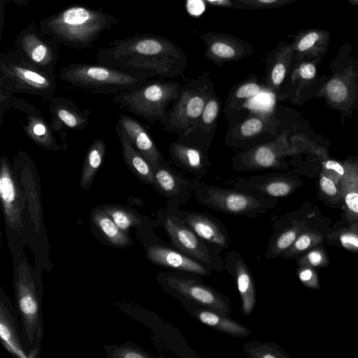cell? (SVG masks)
I'll return each instance as SVG.
<instances>
[{"label": "cell", "instance_id": "obj_53", "mask_svg": "<svg viewBox=\"0 0 358 358\" xmlns=\"http://www.w3.org/2000/svg\"><path fill=\"white\" fill-rule=\"evenodd\" d=\"M348 3L351 6H357L358 5V0H347Z\"/></svg>", "mask_w": 358, "mask_h": 358}, {"label": "cell", "instance_id": "obj_13", "mask_svg": "<svg viewBox=\"0 0 358 358\" xmlns=\"http://www.w3.org/2000/svg\"><path fill=\"white\" fill-rule=\"evenodd\" d=\"M167 285L176 297L186 299L224 315H230L227 297L211 287L195 280L170 273Z\"/></svg>", "mask_w": 358, "mask_h": 358}, {"label": "cell", "instance_id": "obj_38", "mask_svg": "<svg viewBox=\"0 0 358 358\" xmlns=\"http://www.w3.org/2000/svg\"><path fill=\"white\" fill-rule=\"evenodd\" d=\"M306 229L307 227L305 222L294 221L291 226L282 231L276 237L266 255L267 258L281 256Z\"/></svg>", "mask_w": 358, "mask_h": 358}, {"label": "cell", "instance_id": "obj_7", "mask_svg": "<svg viewBox=\"0 0 358 358\" xmlns=\"http://www.w3.org/2000/svg\"><path fill=\"white\" fill-rule=\"evenodd\" d=\"M0 77L9 80L17 93L50 100L58 86L55 71L42 69L15 50L0 54Z\"/></svg>", "mask_w": 358, "mask_h": 358}, {"label": "cell", "instance_id": "obj_5", "mask_svg": "<svg viewBox=\"0 0 358 358\" xmlns=\"http://www.w3.org/2000/svg\"><path fill=\"white\" fill-rule=\"evenodd\" d=\"M215 90L207 72L187 80L161 124L163 130L176 134L178 138L187 136L196 125L208 98Z\"/></svg>", "mask_w": 358, "mask_h": 358}, {"label": "cell", "instance_id": "obj_29", "mask_svg": "<svg viewBox=\"0 0 358 358\" xmlns=\"http://www.w3.org/2000/svg\"><path fill=\"white\" fill-rule=\"evenodd\" d=\"M232 258L231 271L235 278L237 289L241 300V310L244 315H248L256 304V291L251 273L244 260L238 253L230 255Z\"/></svg>", "mask_w": 358, "mask_h": 358}, {"label": "cell", "instance_id": "obj_46", "mask_svg": "<svg viewBox=\"0 0 358 358\" xmlns=\"http://www.w3.org/2000/svg\"><path fill=\"white\" fill-rule=\"evenodd\" d=\"M320 186L322 192L327 196L333 199H343L339 185L322 172L320 174Z\"/></svg>", "mask_w": 358, "mask_h": 358}, {"label": "cell", "instance_id": "obj_12", "mask_svg": "<svg viewBox=\"0 0 358 358\" xmlns=\"http://www.w3.org/2000/svg\"><path fill=\"white\" fill-rule=\"evenodd\" d=\"M0 197L7 225L13 229L21 228L27 200L6 156H2L0 161Z\"/></svg>", "mask_w": 358, "mask_h": 358}, {"label": "cell", "instance_id": "obj_52", "mask_svg": "<svg viewBox=\"0 0 358 358\" xmlns=\"http://www.w3.org/2000/svg\"><path fill=\"white\" fill-rule=\"evenodd\" d=\"M32 0H6V1L12 2L17 6L27 7L29 5Z\"/></svg>", "mask_w": 358, "mask_h": 358}, {"label": "cell", "instance_id": "obj_21", "mask_svg": "<svg viewBox=\"0 0 358 358\" xmlns=\"http://www.w3.org/2000/svg\"><path fill=\"white\" fill-rule=\"evenodd\" d=\"M293 57L292 43L281 40L266 59V74L263 80L264 86L276 98L289 72Z\"/></svg>", "mask_w": 358, "mask_h": 358}, {"label": "cell", "instance_id": "obj_20", "mask_svg": "<svg viewBox=\"0 0 358 358\" xmlns=\"http://www.w3.org/2000/svg\"><path fill=\"white\" fill-rule=\"evenodd\" d=\"M221 110L222 102L215 90L208 98L196 125L187 136L178 140L208 153L216 133Z\"/></svg>", "mask_w": 358, "mask_h": 358}, {"label": "cell", "instance_id": "obj_39", "mask_svg": "<svg viewBox=\"0 0 358 358\" xmlns=\"http://www.w3.org/2000/svg\"><path fill=\"white\" fill-rule=\"evenodd\" d=\"M324 238V235L318 231L307 228L299 235L294 243L281 256L284 259H291L305 253L320 245Z\"/></svg>", "mask_w": 358, "mask_h": 358}, {"label": "cell", "instance_id": "obj_44", "mask_svg": "<svg viewBox=\"0 0 358 358\" xmlns=\"http://www.w3.org/2000/svg\"><path fill=\"white\" fill-rule=\"evenodd\" d=\"M15 93L17 92L14 85L7 79L0 77V126L6 111L13 108Z\"/></svg>", "mask_w": 358, "mask_h": 358}, {"label": "cell", "instance_id": "obj_16", "mask_svg": "<svg viewBox=\"0 0 358 358\" xmlns=\"http://www.w3.org/2000/svg\"><path fill=\"white\" fill-rule=\"evenodd\" d=\"M224 184L236 189L278 198L292 194L298 186L297 180L284 173H268L248 178L235 177Z\"/></svg>", "mask_w": 358, "mask_h": 358}, {"label": "cell", "instance_id": "obj_37", "mask_svg": "<svg viewBox=\"0 0 358 358\" xmlns=\"http://www.w3.org/2000/svg\"><path fill=\"white\" fill-rule=\"evenodd\" d=\"M322 59L323 57H320L292 63L289 72L290 87L295 88L297 92L303 83L313 80L316 76L317 66Z\"/></svg>", "mask_w": 358, "mask_h": 358}, {"label": "cell", "instance_id": "obj_35", "mask_svg": "<svg viewBox=\"0 0 358 358\" xmlns=\"http://www.w3.org/2000/svg\"><path fill=\"white\" fill-rule=\"evenodd\" d=\"M0 336L4 347L11 354L20 358L28 357L20 342L13 318L2 301L0 308Z\"/></svg>", "mask_w": 358, "mask_h": 358}, {"label": "cell", "instance_id": "obj_33", "mask_svg": "<svg viewBox=\"0 0 358 358\" xmlns=\"http://www.w3.org/2000/svg\"><path fill=\"white\" fill-rule=\"evenodd\" d=\"M106 152V144L100 138H96L87 148L80 177V187L82 189H88L92 186L102 165Z\"/></svg>", "mask_w": 358, "mask_h": 358}, {"label": "cell", "instance_id": "obj_34", "mask_svg": "<svg viewBox=\"0 0 358 358\" xmlns=\"http://www.w3.org/2000/svg\"><path fill=\"white\" fill-rule=\"evenodd\" d=\"M92 220L106 239L112 245L124 247L131 243V238L117 226L111 217L101 206L93 210Z\"/></svg>", "mask_w": 358, "mask_h": 358}, {"label": "cell", "instance_id": "obj_27", "mask_svg": "<svg viewBox=\"0 0 358 358\" xmlns=\"http://www.w3.org/2000/svg\"><path fill=\"white\" fill-rule=\"evenodd\" d=\"M147 256L153 263L169 268L197 275H210V271L196 260L164 246L153 245L148 248Z\"/></svg>", "mask_w": 358, "mask_h": 358}, {"label": "cell", "instance_id": "obj_42", "mask_svg": "<svg viewBox=\"0 0 358 358\" xmlns=\"http://www.w3.org/2000/svg\"><path fill=\"white\" fill-rule=\"evenodd\" d=\"M298 266H309L313 268H324L329 264V260L325 249L320 245L315 246L297 260Z\"/></svg>", "mask_w": 358, "mask_h": 358}, {"label": "cell", "instance_id": "obj_43", "mask_svg": "<svg viewBox=\"0 0 358 358\" xmlns=\"http://www.w3.org/2000/svg\"><path fill=\"white\" fill-rule=\"evenodd\" d=\"M234 8L244 10L277 8L294 3L296 0H231Z\"/></svg>", "mask_w": 358, "mask_h": 358}, {"label": "cell", "instance_id": "obj_17", "mask_svg": "<svg viewBox=\"0 0 358 358\" xmlns=\"http://www.w3.org/2000/svg\"><path fill=\"white\" fill-rule=\"evenodd\" d=\"M153 189L166 197L173 208L187 202L193 194V179L184 176L169 164L153 167Z\"/></svg>", "mask_w": 358, "mask_h": 358}, {"label": "cell", "instance_id": "obj_54", "mask_svg": "<svg viewBox=\"0 0 358 358\" xmlns=\"http://www.w3.org/2000/svg\"><path fill=\"white\" fill-rule=\"evenodd\" d=\"M136 1H138V0H136Z\"/></svg>", "mask_w": 358, "mask_h": 358}, {"label": "cell", "instance_id": "obj_14", "mask_svg": "<svg viewBox=\"0 0 358 358\" xmlns=\"http://www.w3.org/2000/svg\"><path fill=\"white\" fill-rule=\"evenodd\" d=\"M200 38L206 44L205 57L217 66L241 60L255 52L252 44L229 34L210 31Z\"/></svg>", "mask_w": 358, "mask_h": 358}, {"label": "cell", "instance_id": "obj_41", "mask_svg": "<svg viewBox=\"0 0 358 358\" xmlns=\"http://www.w3.org/2000/svg\"><path fill=\"white\" fill-rule=\"evenodd\" d=\"M244 350L252 358H286V352L275 343L252 341L245 344Z\"/></svg>", "mask_w": 358, "mask_h": 358}, {"label": "cell", "instance_id": "obj_48", "mask_svg": "<svg viewBox=\"0 0 358 358\" xmlns=\"http://www.w3.org/2000/svg\"><path fill=\"white\" fill-rule=\"evenodd\" d=\"M113 357L120 358H146L149 355L136 348H121L113 351Z\"/></svg>", "mask_w": 358, "mask_h": 358}, {"label": "cell", "instance_id": "obj_40", "mask_svg": "<svg viewBox=\"0 0 358 358\" xmlns=\"http://www.w3.org/2000/svg\"><path fill=\"white\" fill-rule=\"evenodd\" d=\"M101 207L123 231L141 222V217L128 208L115 204H105Z\"/></svg>", "mask_w": 358, "mask_h": 358}, {"label": "cell", "instance_id": "obj_8", "mask_svg": "<svg viewBox=\"0 0 358 358\" xmlns=\"http://www.w3.org/2000/svg\"><path fill=\"white\" fill-rule=\"evenodd\" d=\"M285 129L277 106L266 111H250L240 121L229 124L224 142L231 149L244 151L273 140Z\"/></svg>", "mask_w": 358, "mask_h": 358}, {"label": "cell", "instance_id": "obj_2", "mask_svg": "<svg viewBox=\"0 0 358 358\" xmlns=\"http://www.w3.org/2000/svg\"><path fill=\"white\" fill-rule=\"evenodd\" d=\"M120 21L101 10L72 4L42 18L38 29L57 45L82 50L93 47L102 32Z\"/></svg>", "mask_w": 358, "mask_h": 358}, {"label": "cell", "instance_id": "obj_4", "mask_svg": "<svg viewBox=\"0 0 358 358\" xmlns=\"http://www.w3.org/2000/svg\"><path fill=\"white\" fill-rule=\"evenodd\" d=\"M182 89L178 81L149 80L139 87L114 95L113 101L150 124H162L169 106L177 100Z\"/></svg>", "mask_w": 358, "mask_h": 358}, {"label": "cell", "instance_id": "obj_24", "mask_svg": "<svg viewBox=\"0 0 358 358\" xmlns=\"http://www.w3.org/2000/svg\"><path fill=\"white\" fill-rule=\"evenodd\" d=\"M117 124L134 147L150 163L152 168L169 164L163 157L154 140L145 127L127 115H120Z\"/></svg>", "mask_w": 358, "mask_h": 358}, {"label": "cell", "instance_id": "obj_25", "mask_svg": "<svg viewBox=\"0 0 358 358\" xmlns=\"http://www.w3.org/2000/svg\"><path fill=\"white\" fill-rule=\"evenodd\" d=\"M172 243L181 251L199 260L209 263V252L199 236L178 217L168 215L163 224Z\"/></svg>", "mask_w": 358, "mask_h": 358}, {"label": "cell", "instance_id": "obj_1", "mask_svg": "<svg viewBox=\"0 0 358 358\" xmlns=\"http://www.w3.org/2000/svg\"><path fill=\"white\" fill-rule=\"evenodd\" d=\"M98 64L120 69L151 79L173 78L187 65L184 51L166 37L137 34L108 42L95 55Z\"/></svg>", "mask_w": 358, "mask_h": 358}, {"label": "cell", "instance_id": "obj_11", "mask_svg": "<svg viewBox=\"0 0 358 358\" xmlns=\"http://www.w3.org/2000/svg\"><path fill=\"white\" fill-rule=\"evenodd\" d=\"M16 299L24 330L30 343L41 336L40 305L36 285L27 264L21 263L15 283Z\"/></svg>", "mask_w": 358, "mask_h": 358}, {"label": "cell", "instance_id": "obj_6", "mask_svg": "<svg viewBox=\"0 0 358 358\" xmlns=\"http://www.w3.org/2000/svg\"><path fill=\"white\" fill-rule=\"evenodd\" d=\"M193 194L200 203L236 215L256 216L265 213L277 203L276 198L232 187L212 186L194 178Z\"/></svg>", "mask_w": 358, "mask_h": 358}, {"label": "cell", "instance_id": "obj_45", "mask_svg": "<svg viewBox=\"0 0 358 358\" xmlns=\"http://www.w3.org/2000/svg\"><path fill=\"white\" fill-rule=\"evenodd\" d=\"M297 274L299 280L305 287L313 289H320L319 277L315 268L309 266H298Z\"/></svg>", "mask_w": 358, "mask_h": 358}, {"label": "cell", "instance_id": "obj_10", "mask_svg": "<svg viewBox=\"0 0 358 358\" xmlns=\"http://www.w3.org/2000/svg\"><path fill=\"white\" fill-rule=\"evenodd\" d=\"M14 50L38 67L55 71L59 59L58 45L39 31L35 21L18 33L15 38Z\"/></svg>", "mask_w": 358, "mask_h": 358}, {"label": "cell", "instance_id": "obj_31", "mask_svg": "<svg viewBox=\"0 0 358 358\" xmlns=\"http://www.w3.org/2000/svg\"><path fill=\"white\" fill-rule=\"evenodd\" d=\"M187 308L188 312L198 320L217 331L237 337H245L251 334L250 329L220 313L206 307Z\"/></svg>", "mask_w": 358, "mask_h": 358}, {"label": "cell", "instance_id": "obj_32", "mask_svg": "<svg viewBox=\"0 0 358 358\" xmlns=\"http://www.w3.org/2000/svg\"><path fill=\"white\" fill-rule=\"evenodd\" d=\"M343 166L345 173L339 187L345 205L346 217L358 221V162L348 159Z\"/></svg>", "mask_w": 358, "mask_h": 358}, {"label": "cell", "instance_id": "obj_51", "mask_svg": "<svg viewBox=\"0 0 358 358\" xmlns=\"http://www.w3.org/2000/svg\"><path fill=\"white\" fill-rule=\"evenodd\" d=\"M6 0H0V40L1 39L5 20V8Z\"/></svg>", "mask_w": 358, "mask_h": 358}, {"label": "cell", "instance_id": "obj_49", "mask_svg": "<svg viewBox=\"0 0 358 358\" xmlns=\"http://www.w3.org/2000/svg\"><path fill=\"white\" fill-rule=\"evenodd\" d=\"M187 12L192 16L201 15L206 9V2L203 0H186Z\"/></svg>", "mask_w": 358, "mask_h": 358}, {"label": "cell", "instance_id": "obj_18", "mask_svg": "<svg viewBox=\"0 0 358 358\" xmlns=\"http://www.w3.org/2000/svg\"><path fill=\"white\" fill-rule=\"evenodd\" d=\"M13 108L26 114L27 124L22 125L27 137L36 145L48 151L62 150L57 141L50 124L43 116L41 110L24 99H14Z\"/></svg>", "mask_w": 358, "mask_h": 358}, {"label": "cell", "instance_id": "obj_19", "mask_svg": "<svg viewBox=\"0 0 358 358\" xmlns=\"http://www.w3.org/2000/svg\"><path fill=\"white\" fill-rule=\"evenodd\" d=\"M263 90H266L264 80L255 74H250L245 80L234 85L229 90L223 108L228 124L244 118L250 112L246 107L248 102Z\"/></svg>", "mask_w": 358, "mask_h": 358}, {"label": "cell", "instance_id": "obj_23", "mask_svg": "<svg viewBox=\"0 0 358 358\" xmlns=\"http://www.w3.org/2000/svg\"><path fill=\"white\" fill-rule=\"evenodd\" d=\"M49 101L50 124L54 132H62L66 129L83 131L86 128L90 121L89 116L74 101L62 96H52Z\"/></svg>", "mask_w": 358, "mask_h": 358}, {"label": "cell", "instance_id": "obj_9", "mask_svg": "<svg viewBox=\"0 0 358 358\" xmlns=\"http://www.w3.org/2000/svg\"><path fill=\"white\" fill-rule=\"evenodd\" d=\"M289 133L287 128L272 141L237 152L231 157L232 169L244 172L287 169L284 157L299 152L297 145L288 141Z\"/></svg>", "mask_w": 358, "mask_h": 358}, {"label": "cell", "instance_id": "obj_36", "mask_svg": "<svg viewBox=\"0 0 358 358\" xmlns=\"http://www.w3.org/2000/svg\"><path fill=\"white\" fill-rule=\"evenodd\" d=\"M348 224L326 236L329 244L336 245L352 252H358V221L348 220Z\"/></svg>", "mask_w": 358, "mask_h": 358}, {"label": "cell", "instance_id": "obj_47", "mask_svg": "<svg viewBox=\"0 0 358 358\" xmlns=\"http://www.w3.org/2000/svg\"><path fill=\"white\" fill-rule=\"evenodd\" d=\"M323 171L325 175L332 178L338 185L345 173L343 164L332 159H324L322 162Z\"/></svg>", "mask_w": 358, "mask_h": 358}, {"label": "cell", "instance_id": "obj_28", "mask_svg": "<svg viewBox=\"0 0 358 358\" xmlns=\"http://www.w3.org/2000/svg\"><path fill=\"white\" fill-rule=\"evenodd\" d=\"M115 129L120 141L122 158L125 165L140 181L153 188L154 173L152 165L134 147L118 124H116Z\"/></svg>", "mask_w": 358, "mask_h": 358}, {"label": "cell", "instance_id": "obj_30", "mask_svg": "<svg viewBox=\"0 0 358 358\" xmlns=\"http://www.w3.org/2000/svg\"><path fill=\"white\" fill-rule=\"evenodd\" d=\"M179 214L181 220L201 238L220 246L227 244L225 234L210 216L194 211H182Z\"/></svg>", "mask_w": 358, "mask_h": 358}, {"label": "cell", "instance_id": "obj_26", "mask_svg": "<svg viewBox=\"0 0 358 358\" xmlns=\"http://www.w3.org/2000/svg\"><path fill=\"white\" fill-rule=\"evenodd\" d=\"M169 155L176 166L199 180L207 174L211 165L208 152L179 140L169 144Z\"/></svg>", "mask_w": 358, "mask_h": 358}, {"label": "cell", "instance_id": "obj_15", "mask_svg": "<svg viewBox=\"0 0 358 358\" xmlns=\"http://www.w3.org/2000/svg\"><path fill=\"white\" fill-rule=\"evenodd\" d=\"M12 166L24 191L31 220L38 230L40 227L42 208L41 182L37 167L34 159L22 150L14 158Z\"/></svg>", "mask_w": 358, "mask_h": 358}, {"label": "cell", "instance_id": "obj_50", "mask_svg": "<svg viewBox=\"0 0 358 358\" xmlns=\"http://www.w3.org/2000/svg\"><path fill=\"white\" fill-rule=\"evenodd\" d=\"M206 3L212 6L222 8H233L234 6L231 0H203Z\"/></svg>", "mask_w": 358, "mask_h": 358}, {"label": "cell", "instance_id": "obj_22", "mask_svg": "<svg viewBox=\"0 0 358 358\" xmlns=\"http://www.w3.org/2000/svg\"><path fill=\"white\" fill-rule=\"evenodd\" d=\"M292 38L294 49L292 63L324 57L329 50L331 34L321 28H308L287 35Z\"/></svg>", "mask_w": 358, "mask_h": 358}, {"label": "cell", "instance_id": "obj_3", "mask_svg": "<svg viewBox=\"0 0 358 358\" xmlns=\"http://www.w3.org/2000/svg\"><path fill=\"white\" fill-rule=\"evenodd\" d=\"M62 80L92 94H117L139 87L148 78L101 64L71 63L59 70Z\"/></svg>", "mask_w": 358, "mask_h": 358}]
</instances>
